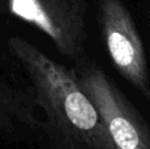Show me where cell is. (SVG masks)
Listing matches in <instances>:
<instances>
[{
    "mask_svg": "<svg viewBox=\"0 0 150 149\" xmlns=\"http://www.w3.org/2000/svg\"><path fill=\"white\" fill-rule=\"evenodd\" d=\"M0 45L15 58L33 90L41 116L36 149H116L70 66L25 37L11 36Z\"/></svg>",
    "mask_w": 150,
    "mask_h": 149,
    "instance_id": "6da1fadb",
    "label": "cell"
},
{
    "mask_svg": "<svg viewBox=\"0 0 150 149\" xmlns=\"http://www.w3.org/2000/svg\"><path fill=\"white\" fill-rule=\"evenodd\" d=\"M98 0H0V44L38 32L70 65L90 57Z\"/></svg>",
    "mask_w": 150,
    "mask_h": 149,
    "instance_id": "7a4b0ae2",
    "label": "cell"
},
{
    "mask_svg": "<svg viewBox=\"0 0 150 149\" xmlns=\"http://www.w3.org/2000/svg\"><path fill=\"white\" fill-rule=\"evenodd\" d=\"M95 104L116 149H150V126L122 90L90 57L69 65Z\"/></svg>",
    "mask_w": 150,
    "mask_h": 149,
    "instance_id": "3957f363",
    "label": "cell"
},
{
    "mask_svg": "<svg viewBox=\"0 0 150 149\" xmlns=\"http://www.w3.org/2000/svg\"><path fill=\"white\" fill-rule=\"evenodd\" d=\"M96 18L113 66L150 103V70L145 46L125 0H98Z\"/></svg>",
    "mask_w": 150,
    "mask_h": 149,
    "instance_id": "277c9868",
    "label": "cell"
},
{
    "mask_svg": "<svg viewBox=\"0 0 150 149\" xmlns=\"http://www.w3.org/2000/svg\"><path fill=\"white\" fill-rule=\"evenodd\" d=\"M41 116L28 78L0 45V143L36 149Z\"/></svg>",
    "mask_w": 150,
    "mask_h": 149,
    "instance_id": "5b68a950",
    "label": "cell"
},
{
    "mask_svg": "<svg viewBox=\"0 0 150 149\" xmlns=\"http://www.w3.org/2000/svg\"><path fill=\"white\" fill-rule=\"evenodd\" d=\"M145 16H146V24H148L149 34H150V0H148V3H146V12H145Z\"/></svg>",
    "mask_w": 150,
    "mask_h": 149,
    "instance_id": "8992f818",
    "label": "cell"
}]
</instances>
